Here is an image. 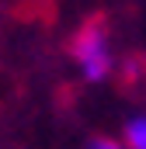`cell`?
<instances>
[{"instance_id": "obj_1", "label": "cell", "mask_w": 146, "mask_h": 149, "mask_svg": "<svg viewBox=\"0 0 146 149\" xmlns=\"http://www.w3.org/2000/svg\"><path fill=\"white\" fill-rule=\"evenodd\" d=\"M70 59L87 83H105L115 73V49L108 24L101 17H87L70 38Z\"/></svg>"}, {"instance_id": "obj_2", "label": "cell", "mask_w": 146, "mask_h": 149, "mask_svg": "<svg viewBox=\"0 0 146 149\" xmlns=\"http://www.w3.org/2000/svg\"><path fill=\"white\" fill-rule=\"evenodd\" d=\"M122 142L129 149H146V111H136L122 125Z\"/></svg>"}, {"instance_id": "obj_3", "label": "cell", "mask_w": 146, "mask_h": 149, "mask_svg": "<svg viewBox=\"0 0 146 149\" xmlns=\"http://www.w3.org/2000/svg\"><path fill=\"white\" fill-rule=\"evenodd\" d=\"M87 149H129L122 139H111V135H94L91 142H87Z\"/></svg>"}]
</instances>
